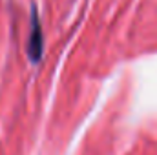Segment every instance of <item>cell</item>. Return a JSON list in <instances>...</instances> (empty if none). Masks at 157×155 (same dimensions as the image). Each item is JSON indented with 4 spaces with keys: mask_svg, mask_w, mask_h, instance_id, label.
Instances as JSON below:
<instances>
[{
    "mask_svg": "<svg viewBox=\"0 0 157 155\" xmlns=\"http://www.w3.org/2000/svg\"><path fill=\"white\" fill-rule=\"evenodd\" d=\"M44 51V35H42V26L39 22V15L33 9L31 15V31H29V39H28V55L29 59L37 64L42 57Z\"/></svg>",
    "mask_w": 157,
    "mask_h": 155,
    "instance_id": "6da1fadb",
    "label": "cell"
}]
</instances>
